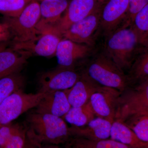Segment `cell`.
Listing matches in <instances>:
<instances>
[{
  "label": "cell",
  "instance_id": "cell-11",
  "mask_svg": "<svg viewBox=\"0 0 148 148\" xmlns=\"http://www.w3.org/2000/svg\"><path fill=\"white\" fill-rule=\"evenodd\" d=\"M96 47L77 43L71 40L63 38L58 44L55 55L58 66L73 68L77 61L87 59L93 53Z\"/></svg>",
  "mask_w": 148,
  "mask_h": 148
},
{
  "label": "cell",
  "instance_id": "cell-15",
  "mask_svg": "<svg viewBox=\"0 0 148 148\" xmlns=\"http://www.w3.org/2000/svg\"><path fill=\"white\" fill-rule=\"evenodd\" d=\"M67 0H43L40 3V18L36 28L39 34L54 25L69 6Z\"/></svg>",
  "mask_w": 148,
  "mask_h": 148
},
{
  "label": "cell",
  "instance_id": "cell-6",
  "mask_svg": "<svg viewBox=\"0 0 148 148\" xmlns=\"http://www.w3.org/2000/svg\"><path fill=\"white\" fill-rule=\"evenodd\" d=\"M103 4L95 0H72L64 16L42 33H53L62 36L73 24L90 15Z\"/></svg>",
  "mask_w": 148,
  "mask_h": 148
},
{
  "label": "cell",
  "instance_id": "cell-14",
  "mask_svg": "<svg viewBox=\"0 0 148 148\" xmlns=\"http://www.w3.org/2000/svg\"><path fill=\"white\" fill-rule=\"evenodd\" d=\"M112 123L108 120L98 117L82 127L71 126L69 127V131L71 137L105 140L110 138Z\"/></svg>",
  "mask_w": 148,
  "mask_h": 148
},
{
  "label": "cell",
  "instance_id": "cell-12",
  "mask_svg": "<svg viewBox=\"0 0 148 148\" xmlns=\"http://www.w3.org/2000/svg\"><path fill=\"white\" fill-rule=\"evenodd\" d=\"M32 55L27 51L17 49L11 45L0 49V79L20 73Z\"/></svg>",
  "mask_w": 148,
  "mask_h": 148
},
{
  "label": "cell",
  "instance_id": "cell-32",
  "mask_svg": "<svg viewBox=\"0 0 148 148\" xmlns=\"http://www.w3.org/2000/svg\"><path fill=\"white\" fill-rule=\"evenodd\" d=\"M95 1H97L99 2L103 3L106 0H95Z\"/></svg>",
  "mask_w": 148,
  "mask_h": 148
},
{
  "label": "cell",
  "instance_id": "cell-19",
  "mask_svg": "<svg viewBox=\"0 0 148 148\" xmlns=\"http://www.w3.org/2000/svg\"><path fill=\"white\" fill-rule=\"evenodd\" d=\"M66 147L70 148H138L125 145L110 138L92 140L76 137H71L66 143Z\"/></svg>",
  "mask_w": 148,
  "mask_h": 148
},
{
  "label": "cell",
  "instance_id": "cell-28",
  "mask_svg": "<svg viewBox=\"0 0 148 148\" xmlns=\"http://www.w3.org/2000/svg\"><path fill=\"white\" fill-rule=\"evenodd\" d=\"M13 40V35L8 24L2 21L0 23V49L10 46Z\"/></svg>",
  "mask_w": 148,
  "mask_h": 148
},
{
  "label": "cell",
  "instance_id": "cell-22",
  "mask_svg": "<svg viewBox=\"0 0 148 148\" xmlns=\"http://www.w3.org/2000/svg\"><path fill=\"white\" fill-rule=\"evenodd\" d=\"M132 25L138 35L140 44L148 47V4L135 15Z\"/></svg>",
  "mask_w": 148,
  "mask_h": 148
},
{
  "label": "cell",
  "instance_id": "cell-17",
  "mask_svg": "<svg viewBox=\"0 0 148 148\" xmlns=\"http://www.w3.org/2000/svg\"><path fill=\"white\" fill-rule=\"evenodd\" d=\"M81 74L80 78L73 87L65 90L72 107H81L88 103L92 94L101 86Z\"/></svg>",
  "mask_w": 148,
  "mask_h": 148
},
{
  "label": "cell",
  "instance_id": "cell-29",
  "mask_svg": "<svg viewBox=\"0 0 148 148\" xmlns=\"http://www.w3.org/2000/svg\"><path fill=\"white\" fill-rule=\"evenodd\" d=\"M15 124L12 123L0 126V146L3 148L8 142L15 129Z\"/></svg>",
  "mask_w": 148,
  "mask_h": 148
},
{
  "label": "cell",
  "instance_id": "cell-33",
  "mask_svg": "<svg viewBox=\"0 0 148 148\" xmlns=\"http://www.w3.org/2000/svg\"><path fill=\"white\" fill-rule=\"evenodd\" d=\"M39 1H43V0H39Z\"/></svg>",
  "mask_w": 148,
  "mask_h": 148
},
{
  "label": "cell",
  "instance_id": "cell-34",
  "mask_svg": "<svg viewBox=\"0 0 148 148\" xmlns=\"http://www.w3.org/2000/svg\"><path fill=\"white\" fill-rule=\"evenodd\" d=\"M0 148H1V146H0Z\"/></svg>",
  "mask_w": 148,
  "mask_h": 148
},
{
  "label": "cell",
  "instance_id": "cell-31",
  "mask_svg": "<svg viewBox=\"0 0 148 148\" xmlns=\"http://www.w3.org/2000/svg\"><path fill=\"white\" fill-rule=\"evenodd\" d=\"M36 144L38 146L39 148H70L67 147H66L65 148L61 147L59 146V145H52V144H40L38 143Z\"/></svg>",
  "mask_w": 148,
  "mask_h": 148
},
{
  "label": "cell",
  "instance_id": "cell-7",
  "mask_svg": "<svg viewBox=\"0 0 148 148\" xmlns=\"http://www.w3.org/2000/svg\"><path fill=\"white\" fill-rule=\"evenodd\" d=\"M101 7L82 20L73 24L63 34V38L77 43L96 47V41L101 35Z\"/></svg>",
  "mask_w": 148,
  "mask_h": 148
},
{
  "label": "cell",
  "instance_id": "cell-26",
  "mask_svg": "<svg viewBox=\"0 0 148 148\" xmlns=\"http://www.w3.org/2000/svg\"><path fill=\"white\" fill-rule=\"evenodd\" d=\"M27 139V127L15 124V129L12 135L3 148H24Z\"/></svg>",
  "mask_w": 148,
  "mask_h": 148
},
{
  "label": "cell",
  "instance_id": "cell-9",
  "mask_svg": "<svg viewBox=\"0 0 148 148\" xmlns=\"http://www.w3.org/2000/svg\"><path fill=\"white\" fill-rule=\"evenodd\" d=\"M129 0H106L100 10L101 35L104 38L124 25Z\"/></svg>",
  "mask_w": 148,
  "mask_h": 148
},
{
  "label": "cell",
  "instance_id": "cell-16",
  "mask_svg": "<svg viewBox=\"0 0 148 148\" xmlns=\"http://www.w3.org/2000/svg\"><path fill=\"white\" fill-rule=\"evenodd\" d=\"M65 90L46 93L36 107L35 112L63 117L71 108Z\"/></svg>",
  "mask_w": 148,
  "mask_h": 148
},
{
  "label": "cell",
  "instance_id": "cell-20",
  "mask_svg": "<svg viewBox=\"0 0 148 148\" xmlns=\"http://www.w3.org/2000/svg\"><path fill=\"white\" fill-rule=\"evenodd\" d=\"M95 114L89 102L79 107H71L62 117L72 126L81 127L86 125L95 118Z\"/></svg>",
  "mask_w": 148,
  "mask_h": 148
},
{
  "label": "cell",
  "instance_id": "cell-30",
  "mask_svg": "<svg viewBox=\"0 0 148 148\" xmlns=\"http://www.w3.org/2000/svg\"><path fill=\"white\" fill-rule=\"evenodd\" d=\"M24 148H39V147L36 143L30 140L27 136V142Z\"/></svg>",
  "mask_w": 148,
  "mask_h": 148
},
{
  "label": "cell",
  "instance_id": "cell-4",
  "mask_svg": "<svg viewBox=\"0 0 148 148\" xmlns=\"http://www.w3.org/2000/svg\"><path fill=\"white\" fill-rule=\"evenodd\" d=\"M40 16V4L37 0H32L18 16H4L3 21L8 24L13 35L12 43L36 40L40 35L36 27Z\"/></svg>",
  "mask_w": 148,
  "mask_h": 148
},
{
  "label": "cell",
  "instance_id": "cell-23",
  "mask_svg": "<svg viewBox=\"0 0 148 148\" xmlns=\"http://www.w3.org/2000/svg\"><path fill=\"white\" fill-rule=\"evenodd\" d=\"M127 76L130 82L132 80H148V47L145 49L135 59Z\"/></svg>",
  "mask_w": 148,
  "mask_h": 148
},
{
  "label": "cell",
  "instance_id": "cell-25",
  "mask_svg": "<svg viewBox=\"0 0 148 148\" xmlns=\"http://www.w3.org/2000/svg\"><path fill=\"white\" fill-rule=\"evenodd\" d=\"M32 1L0 0V14L6 17H16Z\"/></svg>",
  "mask_w": 148,
  "mask_h": 148
},
{
  "label": "cell",
  "instance_id": "cell-8",
  "mask_svg": "<svg viewBox=\"0 0 148 148\" xmlns=\"http://www.w3.org/2000/svg\"><path fill=\"white\" fill-rule=\"evenodd\" d=\"M81 75L73 68L58 66L38 76V92L46 93L70 89L80 79Z\"/></svg>",
  "mask_w": 148,
  "mask_h": 148
},
{
  "label": "cell",
  "instance_id": "cell-2",
  "mask_svg": "<svg viewBox=\"0 0 148 148\" xmlns=\"http://www.w3.org/2000/svg\"><path fill=\"white\" fill-rule=\"evenodd\" d=\"M83 75L98 85L122 92L130 82L125 73L106 53L102 47L95 48L90 56Z\"/></svg>",
  "mask_w": 148,
  "mask_h": 148
},
{
  "label": "cell",
  "instance_id": "cell-27",
  "mask_svg": "<svg viewBox=\"0 0 148 148\" xmlns=\"http://www.w3.org/2000/svg\"><path fill=\"white\" fill-rule=\"evenodd\" d=\"M129 6L124 25H131L135 15L148 4V0H129Z\"/></svg>",
  "mask_w": 148,
  "mask_h": 148
},
{
  "label": "cell",
  "instance_id": "cell-3",
  "mask_svg": "<svg viewBox=\"0 0 148 148\" xmlns=\"http://www.w3.org/2000/svg\"><path fill=\"white\" fill-rule=\"evenodd\" d=\"M27 136L40 144H66L71 136L69 127L62 117L34 112L27 116Z\"/></svg>",
  "mask_w": 148,
  "mask_h": 148
},
{
  "label": "cell",
  "instance_id": "cell-10",
  "mask_svg": "<svg viewBox=\"0 0 148 148\" xmlns=\"http://www.w3.org/2000/svg\"><path fill=\"white\" fill-rule=\"evenodd\" d=\"M119 92L113 88L100 86L89 101L95 116L112 123L115 118Z\"/></svg>",
  "mask_w": 148,
  "mask_h": 148
},
{
  "label": "cell",
  "instance_id": "cell-21",
  "mask_svg": "<svg viewBox=\"0 0 148 148\" xmlns=\"http://www.w3.org/2000/svg\"><path fill=\"white\" fill-rule=\"evenodd\" d=\"M25 84V77L20 73L0 79V104L13 92L24 90Z\"/></svg>",
  "mask_w": 148,
  "mask_h": 148
},
{
  "label": "cell",
  "instance_id": "cell-24",
  "mask_svg": "<svg viewBox=\"0 0 148 148\" xmlns=\"http://www.w3.org/2000/svg\"><path fill=\"white\" fill-rule=\"evenodd\" d=\"M140 117L130 116L124 120L123 123L127 125L143 143H148V116Z\"/></svg>",
  "mask_w": 148,
  "mask_h": 148
},
{
  "label": "cell",
  "instance_id": "cell-18",
  "mask_svg": "<svg viewBox=\"0 0 148 148\" xmlns=\"http://www.w3.org/2000/svg\"><path fill=\"white\" fill-rule=\"evenodd\" d=\"M125 145L142 148L144 143L123 122L115 119L112 123L110 138Z\"/></svg>",
  "mask_w": 148,
  "mask_h": 148
},
{
  "label": "cell",
  "instance_id": "cell-13",
  "mask_svg": "<svg viewBox=\"0 0 148 148\" xmlns=\"http://www.w3.org/2000/svg\"><path fill=\"white\" fill-rule=\"evenodd\" d=\"M63 37L51 33L40 34L34 41L12 43L11 46L17 49L27 51L32 55L50 57L55 55L57 47Z\"/></svg>",
  "mask_w": 148,
  "mask_h": 148
},
{
  "label": "cell",
  "instance_id": "cell-1",
  "mask_svg": "<svg viewBox=\"0 0 148 148\" xmlns=\"http://www.w3.org/2000/svg\"><path fill=\"white\" fill-rule=\"evenodd\" d=\"M103 49L125 73L145 48L131 25H124L104 38Z\"/></svg>",
  "mask_w": 148,
  "mask_h": 148
},
{
  "label": "cell",
  "instance_id": "cell-5",
  "mask_svg": "<svg viewBox=\"0 0 148 148\" xmlns=\"http://www.w3.org/2000/svg\"><path fill=\"white\" fill-rule=\"evenodd\" d=\"M46 93H26L24 90L11 94L0 104V126L11 123L30 109L36 108Z\"/></svg>",
  "mask_w": 148,
  "mask_h": 148
}]
</instances>
